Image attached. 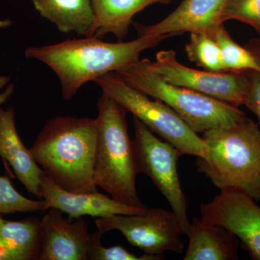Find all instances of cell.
Returning <instances> with one entry per match:
<instances>
[{"label": "cell", "mask_w": 260, "mask_h": 260, "mask_svg": "<svg viewBox=\"0 0 260 260\" xmlns=\"http://www.w3.org/2000/svg\"><path fill=\"white\" fill-rule=\"evenodd\" d=\"M0 155L9 162L15 175L29 194L41 198L40 182L43 173L30 153L24 145L15 127L13 108H0Z\"/></svg>", "instance_id": "cell-14"}, {"label": "cell", "mask_w": 260, "mask_h": 260, "mask_svg": "<svg viewBox=\"0 0 260 260\" xmlns=\"http://www.w3.org/2000/svg\"><path fill=\"white\" fill-rule=\"evenodd\" d=\"M128 85L172 108L195 133L239 125L247 116L242 111L199 92L168 83L143 59L115 72Z\"/></svg>", "instance_id": "cell-5"}, {"label": "cell", "mask_w": 260, "mask_h": 260, "mask_svg": "<svg viewBox=\"0 0 260 260\" xmlns=\"http://www.w3.org/2000/svg\"><path fill=\"white\" fill-rule=\"evenodd\" d=\"M98 135L97 118L56 116L44 124L29 149L44 174L65 190L95 192Z\"/></svg>", "instance_id": "cell-2"}, {"label": "cell", "mask_w": 260, "mask_h": 260, "mask_svg": "<svg viewBox=\"0 0 260 260\" xmlns=\"http://www.w3.org/2000/svg\"><path fill=\"white\" fill-rule=\"evenodd\" d=\"M227 0H184L179 7L158 23L152 25L133 23L138 37L197 31L212 34L221 22Z\"/></svg>", "instance_id": "cell-13"}, {"label": "cell", "mask_w": 260, "mask_h": 260, "mask_svg": "<svg viewBox=\"0 0 260 260\" xmlns=\"http://www.w3.org/2000/svg\"><path fill=\"white\" fill-rule=\"evenodd\" d=\"M0 251L3 260H39L40 220L34 217L8 220L0 214Z\"/></svg>", "instance_id": "cell-17"}, {"label": "cell", "mask_w": 260, "mask_h": 260, "mask_svg": "<svg viewBox=\"0 0 260 260\" xmlns=\"http://www.w3.org/2000/svg\"><path fill=\"white\" fill-rule=\"evenodd\" d=\"M60 210L51 208L40 220L41 252L39 260H88L91 234L83 217L73 222Z\"/></svg>", "instance_id": "cell-11"}, {"label": "cell", "mask_w": 260, "mask_h": 260, "mask_svg": "<svg viewBox=\"0 0 260 260\" xmlns=\"http://www.w3.org/2000/svg\"><path fill=\"white\" fill-rule=\"evenodd\" d=\"M99 115L94 183L116 201L143 207L138 197L139 174L134 143L128 132L125 108L103 92L97 103Z\"/></svg>", "instance_id": "cell-3"}, {"label": "cell", "mask_w": 260, "mask_h": 260, "mask_svg": "<svg viewBox=\"0 0 260 260\" xmlns=\"http://www.w3.org/2000/svg\"><path fill=\"white\" fill-rule=\"evenodd\" d=\"M36 10L64 34L86 37L94 22L91 0H31Z\"/></svg>", "instance_id": "cell-18"}, {"label": "cell", "mask_w": 260, "mask_h": 260, "mask_svg": "<svg viewBox=\"0 0 260 260\" xmlns=\"http://www.w3.org/2000/svg\"><path fill=\"white\" fill-rule=\"evenodd\" d=\"M245 47L254 56L260 68V36L251 39L248 44H246Z\"/></svg>", "instance_id": "cell-26"}, {"label": "cell", "mask_w": 260, "mask_h": 260, "mask_svg": "<svg viewBox=\"0 0 260 260\" xmlns=\"http://www.w3.org/2000/svg\"><path fill=\"white\" fill-rule=\"evenodd\" d=\"M218 44L222 61L226 72L255 70L260 73V68L255 58L245 47L237 44L224 27L220 25L210 34Z\"/></svg>", "instance_id": "cell-19"}, {"label": "cell", "mask_w": 260, "mask_h": 260, "mask_svg": "<svg viewBox=\"0 0 260 260\" xmlns=\"http://www.w3.org/2000/svg\"><path fill=\"white\" fill-rule=\"evenodd\" d=\"M41 198L46 211L54 208L68 214L69 219L88 216L105 218L114 215H135L143 213L147 207H135L116 201L95 191L75 193L65 190L43 173L40 182Z\"/></svg>", "instance_id": "cell-12"}, {"label": "cell", "mask_w": 260, "mask_h": 260, "mask_svg": "<svg viewBox=\"0 0 260 260\" xmlns=\"http://www.w3.org/2000/svg\"><path fill=\"white\" fill-rule=\"evenodd\" d=\"M46 212L44 200H32L18 192L8 177H0V214Z\"/></svg>", "instance_id": "cell-21"}, {"label": "cell", "mask_w": 260, "mask_h": 260, "mask_svg": "<svg viewBox=\"0 0 260 260\" xmlns=\"http://www.w3.org/2000/svg\"><path fill=\"white\" fill-rule=\"evenodd\" d=\"M209 150L198 158V172L220 190L238 189L260 201V129L246 118L229 129H213L202 137Z\"/></svg>", "instance_id": "cell-4"}, {"label": "cell", "mask_w": 260, "mask_h": 260, "mask_svg": "<svg viewBox=\"0 0 260 260\" xmlns=\"http://www.w3.org/2000/svg\"><path fill=\"white\" fill-rule=\"evenodd\" d=\"M9 80L8 77H0V90L6 85ZM14 84H10L7 87L4 91L0 92V105L6 102L11 96L12 94L14 91Z\"/></svg>", "instance_id": "cell-25"}, {"label": "cell", "mask_w": 260, "mask_h": 260, "mask_svg": "<svg viewBox=\"0 0 260 260\" xmlns=\"http://www.w3.org/2000/svg\"><path fill=\"white\" fill-rule=\"evenodd\" d=\"M189 244L184 260H237V237L225 228L194 218L187 234Z\"/></svg>", "instance_id": "cell-16"}, {"label": "cell", "mask_w": 260, "mask_h": 260, "mask_svg": "<svg viewBox=\"0 0 260 260\" xmlns=\"http://www.w3.org/2000/svg\"><path fill=\"white\" fill-rule=\"evenodd\" d=\"M249 88L244 105L257 116L260 123V73L249 70Z\"/></svg>", "instance_id": "cell-24"}, {"label": "cell", "mask_w": 260, "mask_h": 260, "mask_svg": "<svg viewBox=\"0 0 260 260\" xmlns=\"http://www.w3.org/2000/svg\"><path fill=\"white\" fill-rule=\"evenodd\" d=\"M173 0H91L94 22L85 37L102 39L114 34L123 42L133 24L135 15L150 5L170 4Z\"/></svg>", "instance_id": "cell-15"}, {"label": "cell", "mask_w": 260, "mask_h": 260, "mask_svg": "<svg viewBox=\"0 0 260 260\" xmlns=\"http://www.w3.org/2000/svg\"><path fill=\"white\" fill-rule=\"evenodd\" d=\"M11 25V22L8 20H0V28H6Z\"/></svg>", "instance_id": "cell-27"}, {"label": "cell", "mask_w": 260, "mask_h": 260, "mask_svg": "<svg viewBox=\"0 0 260 260\" xmlns=\"http://www.w3.org/2000/svg\"><path fill=\"white\" fill-rule=\"evenodd\" d=\"M184 49L189 60L196 63L205 70L215 73L226 72L222 61L220 48L208 32H190V38Z\"/></svg>", "instance_id": "cell-20"}, {"label": "cell", "mask_w": 260, "mask_h": 260, "mask_svg": "<svg viewBox=\"0 0 260 260\" xmlns=\"http://www.w3.org/2000/svg\"><path fill=\"white\" fill-rule=\"evenodd\" d=\"M150 65L168 83L191 89L234 107L244 105L249 88V70L215 73L193 69L179 62L172 49L158 51Z\"/></svg>", "instance_id": "cell-9"}, {"label": "cell", "mask_w": 260, "mask_h": 260, "mask_svg": "<svg viewBox=\"0 0 260 260\" xmlns=\"http://www.w3.org/2000/svg\"><path fill=\"white\" fill-rule=\"evenodd\" d=\"M174 37L177 36H145L128 42L116 43L85 37L44 47H29L25 56L50 68L60 81L63 98L70 101L84 84L136 62L143 51Z\"/></svg>", "instance_id": "cell-1"}, {"label": "cell", "mask_w": 260, "mask_h": 260, "mask_svg": "<svg viewBox=\"0 0 260 260\" xmlns=\"http://www.w3.org/2000/svg\"><path fill=\"white\" fill-rule=\"evenodd\" d=\"M134 126L133 143L138 171L146 175L165 197L177 216L182 235H186L191 222L188 218L187 200L177 172L178 160L182 154L171 143L155 136L135 116Z\"/></svg>", "instance_id": "cell-7"}, {"label": "cell", "mask_w": 260, "mask_h": 260, "mask_svg": "<svg viewBox=\"0 0 260 260\" xmlns=\"http://www.w3.org/2000/svg\"><path fill=\"white\" fill-rule=\"evenodd\" d=\"M0 260H3V259H2V254H1V251H0Z\"/></svg>", "instance_id": "cell-28"}, {"label": "cell", "mask_w": 260, "mask_h": 260, "mask_svg": "<svg viewBox=\"0 0 260 260\" xmlns=\"http://www.w3.org/2000/svg\"><path fill=\"white\" fill-rule=\"evenodd\" d=\"M238 20L252 27L260 36V0H227L221 22Z\"/></svg>", "instance_id": "cell-22"}, {"label": "cell", "mask_w": 260, "mask_h": 260, "mask_svg": "<svg viewBox=\"0 0 260 260\" xmlns=\"http://www.w3.org/2000/svg\"><path fill=\"white\" fill-rule=\"evenodd\" d=\"M95 223L101 234L119 231L132 246L149 255L162 256L166 251L181 254L184 251L182 233L172 211L146 208L141 213L99 218Z\"/></svg>", "instance_id": "cell-8"}, {"label": "cell", "mask_w": 260, "mask_h": 260, "mask_svg": "<svg viewBox=\"0 0 260 260\" xmlns=\"http://www.w3.org/2000/svg\"><path fill=\"white\" fill-rule=\"evenodd\" d=\"M200 214L203 221L232 232L251 259L260 260V207L252 198L238 189H223L200 205Z\"/></svg>", "instance_id": "cell-10"}, {"label": "cell", "mask_w": 260, "mask_h": 260, "mask_svg": "<svg viewBox=\"0 0 260 260\" xmlns=\"http://www.w3.org/2000/svg\"><path fill=\"white\" fill-rule=\"evenodd\" d=\"M94 82L153 133L176 147L182 155L203 158L208 156L209 150L203 138L165 103L150 99L128 85L115 72L99 77Z\"/></svg>", "instance_id": "cell-6"}, {"label": "cell", "mask_w": 260, "mask_h": 260, "mask_svg": "<svg viewBox=\"0 0 260 260\" xmlns=\"http://www.w3.org/2000/svg\"><path fill=\"white\" fill-rule=\"evenodd\" d=\"M103 234L97 232L91 234L88 249V260H162L165 256L143 254L137 256L121 246L105 247L102 244Z\"/></svg>", "instance_id": "cell-23"}]
</instances>
